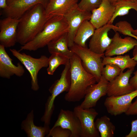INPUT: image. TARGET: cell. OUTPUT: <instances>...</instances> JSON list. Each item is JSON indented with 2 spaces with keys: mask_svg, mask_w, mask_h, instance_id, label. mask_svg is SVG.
Segmentation results:
<instances>
[{
  "mask_svg": "<svg viewBox=\"0 0 137 137\" xmlns=\"http://www.w3.org/2000/svg\"><path fill=\"white\" fill-rule=\"evenodd\" d=\"M47 46L48 52L51 54H60L70 59L74 54L68 48L67 33L63 35L57 39L50 42Z\"/></svg>",
  "mask_w": 137,
  "mask_h": 137,
  "instance_id": "obj_21",
  "label": "cell"
},
{
  "mask_svg": "<svg viewBox=\"0 0 137 137\" xmlns=\"http://www.w3.org/2000/svg\"><path fill=\"white\" fill-rule=\"evenodd\" d=\"M102 1V0H81L78 4L77 6L81 10L91 12L99 6Z\"/></svg>",
  "mask_w": 137,
  "mask_h": 137,
  "instance_id": "obj_28",
  "label": "cell"
},
{
  "mask_svg": "<svg viewBox=\"0 0 137 137\" xmlns=\"http://www.w3.org/2000/svg\"><path fill=\"white\" fill-rule=\"evenodd\" d=\"M96 29L90 21H83L77 31L74 40V43L82 47H87V41L93 35Z\"/></svg>",
  "mask_w": 137,
  "mask_h": 137,
  "instance_id": "obj_22",
  "label": "cell"
},
{
  "mask_svg": "<svg viewBox=\"0 0 137 137\" xmlns=\"http://www.w3.org/2000/svg\"><path fill=\"white\" fill-rule=\"evenodd\" d=\"M136 96L137 90L122 95L108 96L105 99L104 105L109 114L116 116L125 113L133 99Z\"/></svg>",
  "mask_w": 137,
  "mask_h": 137,
  "instance_id": "obj_9",
  "label": "cell"
},
{
  "mask_svg": "<svg viewBox=\"0 0 137 137\" xmlns=\"http://www.w3.org/2000/svg\"><path fill=\"white\" fill-rule=\"evenodd\" d=\"M7 0H0V8L3 9L7 7Z\"/></svg>",
  "mask_w": 137,
  "mask_h": 137,
  "instance_id": "obj_35",
  "label": "cell"
},
{
  "mask_svg": "<svg viewBox=\"0 0 137 137\" xmlns=\"http://www.w3.org/2000/svg\"><path fill=\"white\" fill-rule=\"evenodd\" d=\"M69 62L70 59L64 55L57 53L51 54L48 58L47 73L49 75H53L60 65H65Z\"/></svg>",
  "mask_w": 137,
  "mask_h": 137,
  "instance_id": "obj_26",
  "label": "cell"
},
{
  "mask_svg": "<svg viewBox=\"0 0 137 137\" xmlns=\"http://www.w3.org/2000/svg\"><path fill=\"white\" fill-rule=\"evenodd\" d=\"M71 132L69 130L60 126H57L50 129L46 136L52 137H71Z\"/></svg>",
  "mask_w": 137,
  "mask_h": 137,
  "instance_id": "obj_29",
  "label": "cell"
},
{
  "mask_svg": "<svg viewBox=\"0 0 137 137\" xmlns=\"http://www.w3.org/2000/svg\"><path fill=\"white\" fill-rule=\"evenodd\" d=\"M117 28L116 26L108 23L96 29L90 40L89 48L96 53L104 54L112 41V38L108 36V32L111 29L116 32Z\"/></svg>",
  "mask_w": 137,
  "mask_h": 137,
  "instance_id": "obj_7",
  "label": "cell"
},
{
  "mask_svg": "<svg viewBox=\"0 0 137 137\" xmlns=\"http://www.w3.org/2000/svg\"><path fill=\"white\" fill-rule=\"evenodd\" d=\"M33 110L28 114L26 119L21 124L22 129L24 130L29 137H43L49 133L50 129L49 125L43 127L37 126L33 122L34 114Z\"/></svg>",
  "mask_w": 137,
  "mask_h": 137,
  "instance_id": "obj_20",
  "label": "cell"
},
{
  "mask_svg": "<svg viewBox=\"0 0 137 137\" xmlns=\"http://www.w3.org/2000/svg\"><path fill=\"white\" fill-rule=\"evenodd\" d=\"M115 10L114 6L108 0H102L99 6L92 11L90 21L96 29L100 28L110 21Z\"/></svg>",
  "mask_w": 137,
  "mask_h": 137,
  "instance_id": "obj_17",
  "label": "cell"
},
{
  "mask_svg": "<svg viewBox=\"0 0 137 137\" xmlns=\"http://www.w3.org/2000/svg\"><path fill=\"white\" fill-rule=\"evenodd\" d=\"M109 82L102 76L99 81L87 89L84 99L80 106L83 109L93 108L102 97L107 95Z\"/></svg>",
  "mask_w": 137,
  "mask_h": 137,
  "instance_id": "obj_12",
  "label": "cell"
},
{
  "mask_svg": "<svg viewBox=\"0 0 137 137\" xmlns=\"http://www.w3.org/2000/svg\"><path fill=\"white\" fill-rule=\"evenodd\" d=\"M121 0H108L109 2L112 4H113Z\"/></svg>",
  "mask_w": 137,
  "mask_h": 137,
  "instance_id": "obj_38",
  "label": "cell"
},
{
  "mask_svg": "<svg viewBox=\"0 0 137 137\" xmlns=\"http://www.w3.org/2000/svg\"><path fill=\"white\" fill-rule=\"evenodd\" d=\"M102 63L104 66L108 64H115L119 67L123 72L126 68H134L137 64V62L128 55L114 57L105 56L103 58Z\"/></svg>",
  "mask_w": 137,
  "mask_h": 137,
  "instance_id": "obj_23",
  "label": "cell"
},
{
  "mask_svg": "<svg viewBox=\"0 0 137 137\" xmlns=\"http://www.w3.org/2000/svg\"><path fill=\"white\" fill-rule=\"evenodd\" d=\"M132 55V58L137 62V45L136 46L133 48Z\"/></svg>",
  "mask_w": 137,
  "mask_h": 137,
  "instance_id": "obj_34",
  "label": "cell"
},
{
  "mask_svg": "<svg viewBox=\"0 0 137 137\" xmlns=\"http://www.w3.org/2000/svg\"><path fill=\"white\" fill-rule=\"evenodd\" d=\"M57 126L69 130L71 137H79L81 131L80 121L73 111L61 109L57 120L51 129Z\"/></svg>",
  "mask_w": 137,
  "mask_h": 137,
  "instance_id": "obj_16",
  "label": "cell"
},
{
  "mask_svg": "<svg viewBox=\"0 0 137 137\" xmlns=\"http://www.w3.org/2000/svg\"><path fill=\"white\" fill-rule=\"evenodd\" d=\"M95 125L101 137H114L115 127L107 115L97 119Z\"/></svg>",
  "mask_w": 137,
  "mask_h": 137,
  "instance_id": "obj_24",
  "label": "cell"
},
{
  "mask_svg": "<svg viewBox=\"0 0 137 137\" xmlns=\"http://www.w3.org/2000/svg\"><path fill=\"white\" fill-rule=\"evenodd\" d=\"M19 19L6 17L0 21V44L6 48L14 46L17 42Z\"/></svg>",
  "mask_w": 137,
  "mask_h": 137,
  "instance_id": "obj_11",
  "label": "cell"
},
{
  "mask_svg": "<svg viewBox=\"0 0 137 137\" xmlns=\"http://www.w3.org/2000/svg\"><path fill=\"white\" fill-rule=\"evenodd\" d=\"M115 25L118 27L116 31H118L124 35L127 32L132 31L133 30L131 24L126 21H119Z\"/></svg>",
  "mask_w": 137,
  "mask_h": 137,
  "instance_id": "obj_30",
  "label": "cell"
},
{
  "mask_svg": "<svg viewBox=\"0 0 137 137\" xmlns=\"http://www.w3.org/2000/svg\"><path fill=\"white\" fill-rule=\"evenodd\" d=\"M73 111L81 125L80 137H99V133L95 125V119L98 115L93 108L83 109L79 105L74 108Z\"/></svg>",
  "mask_w": 137,
  "mask_h": 137,
  "instance_id": "obj_6",
  "label": "cell"
},
{
  "mask_svg": "<svg viewBox=\"0 0 137 137\" xmlns=\"http://www.w3.org/2000/svg\"><path fill=\"white\" fill-rule=\"evenodd\" d=\"M91 14V12L80 10L77 5L64 16L68 26L67 33L69 48L74 44V40L76 32L81 24L84 21L90 20Z\"/></svg>",
  "mask_w": 137,
  "mask_h": 137,
  "instance_id": "obj_8",
  "label": "cell"
},
{
  "mask_svg": "<svg viewBox=\"0 0 137 137\" xmlns=\"http://www.w3.org/2000/svg\"><path fill=\"white\" fill-rule=\"evenodd\" d=\"M134 76L129 80V83L134 89L137 90V70L133 73Z\"/></svg>",
  "mask_w": 137,
  "mask_h": 137,
  "instance_id": "obj_33",
  "label": "cell"
},
{
  "mask_svg": "<svg viewBox=\"0 0 137 137\" xmlns=\"http://www.w3.org/2000/svg\"><path fill=\"white\" fill-rule=\"evenodd\" d=\"M78 0H49L45 8L47 18L55 15L64 16L76 6Z\"/></svg>",
  "mask_w": 137,
  "mask_h": 137,
  "instance_id": "obj_19",
  "label": "cell"
},
{
  "mask_svg": "<svg viewBox=\"0 0 137 137\" xmlns=\"http://www.w3.org/2000/svg\"><path fill=\"white\" fill-rule=\"evenodd\" d=\"M70 49L76 54L81 60L84 69L95 77L96 82L100 80L104 66L102 63L104 54H99L86 47H82L74 43Z\"/></svg>",
  "mask_w": 137,
  "mask_h": 137,
  "instance_id": "obj_4",
  "label": "cell"
},
{
  "mask_svg": "<svg viewBox=\"0 0 137 137\" xmlns=\"http://www.w3.org/2000/svg\"><path fill=\"white\" fill-rule=\"evenodd\" d=\"M134 68L121 72L119 75L109 82L107 95L108 96H118L129 93L134 90L129 83L130 77Z\"/></svg>",
  "mask_w": 137,
  "mask_h": 137,
  "instance_id": "obj_13",
  "label": "cell"
},
{
  "mask_svg": "<svg viewBox=\"0 0 137 137\" xmlns=\"http://www.w3.org/2000/svg\"><path fill=\"white\" fill-rule=\"evenodd\" d=\"M127 1H130L134 2H137V0H126Z\"/></svg>",
  "mask_w": 137,
  "mask_h": 137,
  "instance_id": "obj_39",
  "label": "cell"
},
{
  "mask_svg": "<svg viewBox=\"0 0 137 137\" xmlns=\"http://www.w3.org/2000/svg\"><path fill=\"white\" fill-rule=\"evenodd\" d=\"M125 114L127 115H137V97L134 102L131 103Z\"/></svg>",
  "mask_w": 137,
  "mask_h": 137,
  "instance_id": "obj_31",
  "label": "cell"
},
{
  "mask_svg": "<svg viewBox=\"0 0 137 137\" xmlns=\"http://www.w3.org/2000/svg\"><path fill=\"white\" fill-rule=\"evenodd\" d=\"M65 66L60 78L55 81L49 89L51 95L48 98L45 107L49 110L54 108V103L56 97L63 92H68L70 89L71 84L70 62Z\"/></svg>",
  "mask_w": 137,
  "mask_h": 137,
  "instance_id": "obj_10",
  "label": "cell"
},
{
  "mask_svg": "<svg viewBox=\"0 0 137 137\" xmlns=\"http://www.w3.org/2000/svg\"><path fill=\"white\" fill-rule=\"evenodd\" d=\"M68 30V26L64 16L50 17L41 32L32 41L21 46L19 51L36 50L67 33Z\"/></svg>",
  "mask_w": 137,
  "mask_h": 137,
  "instance_id": "obj_3",
  "label": "cell"
},
{
  "mask_svg": "<svg viewBox=\"0 0 137 137\" xmlns=\"http://www.w3.org/2000/svg\"><path fill=\"white\" fill-rule=\"evenodd\" d=\"M5 47L0 44V76L10 79L13 75L21 77L24 74L25 70L20 63L16 65L12 63V59L6 52Z\"/></svg>",
  "mask_w": 137,
  "mask_h": 137,
  "instance_id": "obj_18",
  "label": "cell"
},
{
  "mask_svg": "<svg viewBox=\"0 0 137 137\" xmlns=\"http://www.w3.org/2000/svg\"><path fill=\"white\" fill-rule=\"evenodd\" d=\"M49 0H7V6L3 11L6 17L19 19L27 10L37 4L45 8Z\"/></svg>",
  "mask_w": 137,
  "mask_h": 137,
  "instance_id": "obj_14",
  "label": "cell"
},
{
  "mask_svg": "<svg viewBox=\"0 0 137 137\" xmlns=\"http://www.w3.org/2000/svg\"><path fill=\"white\" fill-rule=\"evenodd\" d=\"M132 33L133 35L137 36V28L135 30L133 29L132 32Z\"/></svg>",
  "mask_w": 137,
  "mask_h": 137,
  "instance_id": "obj_37",
  "label": "cell"
},
{
  "mask_svg": "<svg viewBox=\"0 0 137 137\" xmlns=\"http://www.w3.org/2000/svg\"><path fill=\"white\" fill-rule=\"evenodd\" d=\"M49 18L46 17L45 8L40 4L26 11L19 19L17 42L23 45L32 41L42 30Z\"/></svg>",
  "mask_w": 137,
  "mask_h": 137,
  "instance_id": "obj_1",
  "label": "cell"
},
{
  "mask_svg": "<svg viewBox=\"0 0 137 137\" xmlns=\"http://www.w3.org/2000/svg\"><path fill=\"white\" fill-rule=\"evenodd\" d=\"M137 45V40L133 37L127 36L122 38L116 32L112 38L111 43L105 51L106 57L121 55L127 53Z\"/></svg>",
  "mask_w": 137,
  "mask_h": 137,
  "instance_id": "obj_15",
  "label": "cell"
},
{
  "mask_svg": "<svg viewBox=\"0 0 137 137\" xmlns=\"http://www.w3.org/2000/svg\"><path fill=\"white\" fill-rule=\"evenodd\" d=\"M12 55L24 65L29 72L31 78V88L37 91L39 88L38 75L42 68L48 66V58L45 55H42L39 58H35L24 53H21L14 49H10Z\"/></svg>",
  "mask_w": 137,
  "mask_h": 137,
  "instance_id": "obj_5",
  "label": "cell"
},
{
  "mask_svg": "<svg viewBox=\"0 0 137 137\" xmlns=\"http://www.w3.org/2000/svg\"><path fill=\"white\" fill-rule=\"evenodd\" d=\"M70 62L71 86L64 98L69 102L79 101L84 98L88 88L97 82L94 76L84 69L76 54L74 53L70 59Z\"/></svg>",
  "mask_w": 137,
  "mask_h": 137,
  "instance_id": "obj_2",
  "label": "cell"
},
{
  "mask_svg": "<svg viewBox=\"0 0 137 137\" xmlns=\"http://www.w3.org/2000/svg\"><path fill=\"white\" fill-rule=\"evenodd\" d=\"M128 36L131 37L137 40V36L133 35L132 34V32L130 33L128 35Z\"/></svg>",
  "mask_w": 137,
  "mask_h": 137,
  "instance_id": "obj_36",
  "label": "cell"
},
{
  "mask_svg": "<svg viewBox=\"0 0 137 137\" xmlns=\"http://www.w3.org/2000/svg\"><path fill=\"white\" fill-rule=\"evenodd\" d=\"M113 4L115 7V10L113 16L108 23L112 24L115 19L118 16H124L129 13V10L133 9L137 12V2L121 0Z\"/></svg>",
  "mask_w": 137,
  "mask_h": 137,
  "instance_id": "obj_25",
  "label": "cell"
},
{
  "mask_svg": "<svg viewBox=\"0 0 137 137\" xmlns=\"http://www.w3.org/2000/svg\"><path fill=\"white\" fill-rule=\"evenodd\" d=\"M104 66L102 73V76L110 82L119 75L122 72L117 65L112 64H108Z\"/></svg>",
  "mask_w": 137,
  "mask_h": 137,
  "instance_id": "obj_27",
  "label": "cell"
},
{
  "mask_svg": "<svg viewBox=\"0 0 137 137\" xmlns=\"http://www.w3.org/2000/svg\"><path fill=\"white\" fill-rule=\"evenodd\" d=\"M131 127L130 132L125 137H137V119L132 121Z\"/></svg>",
  "mask_w": 137,
  "mask_h": 137,
  "instance_id": "obj_32",
  "label": "cell"
}]
</instances>
